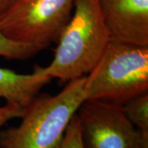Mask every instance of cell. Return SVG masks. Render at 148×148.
<instances>
[{"mask_svg":"<svg viewBox=\"0 0 148 148\" xmlns=\"http://www.w3.org/2000/svg\"><path fill=\"white\" fill-rule=\"evenodd\" d=\"M86 76L69 81L57 95L36 96L16 127L0 131V148H59L80 106L86 101Z\"/></svg>","mask_w":148,"mask_h":148,"instance_id":"1","label":"cell"},{"mask_svg":"<svg viewBox=\"0 0 148 148\" xmlns=\"http://www.w3.org/2000/svg\"><path fill=\"white\" fill-rule=\"evenodd\" d=\"M110 40L148 47V0H99Z\"/></svg>","mask_w":148,"mask_h":148,"instance_id":"6","label":"cell"},{"mask_svg":"<svg viewBox=\"0 0 148 148\" xmlns=\"http://www.w3.org/2000/svg\"><path fill=\"white\" fill-rule=\"evenodd\" d=\"M148 92V47L110 40L94 68L86 75V100L124 105Z\"/></svg>","mask_w":148,"mask_h":148,"instance_id":"3","label":"cell"},{"mask_svg":"<svg viewBox=\"0 0 148 148\" xmlns=\"http://www.w3.org/2000/svg\"><path fill=\"white\" fill-rule=\"evenodd\" d=\"M74 5L75 0H16L0 21V33L12 40L45 49L58 42Z\"/></svg>","mask_w":148,"mask_h":148,"instance_id":"4","label":"cell"},{"mask_svg":"<svg viewBox=\"0 0 148 148\" xmlns=\"http://www.w3.org/2000/svg\"><path fill=\"white\" fill-rule=\"evenodd\" d=\"M110 40L99 0H75L72 17L58 38L54 58L45 68V73L69 82L87 75Z\"/></svg>","mask_w":148,"mask_h":148,"instance_id":"2","label":"cell"},{"mask_svg":"<svg viewBox=\"0 0 148 148\" xmlns=\"http://www.w3.org/2000/svg\"><path fill=\"white\" fill-rule=\"evenodd\" d=\"M123 107L129 121L144 138H148V92L132 98Z\"/></svg>","mask_w":148,"mask_h":148,"instance_id":"8","label":"cell"},{"mask_svg":"<svg viewBox=\"0 0 148 148\" xmlns=\"http://www.w3.org/2000/svg\"><path fill=\"white\" fill-rule=\"evenodd\" d=\"M51 79L44 67H36L31 74H19L0 68V97L7 103L25 109Z\"/></svg>","mask_w":148,"mask_h":148,"instance_id":"7","label":"cell"},{"mask_svg":"<svg viewBox=\"0 0 148 148\" xmlns=\"http://www.w3.org/2000/svg\"><path fill=\"white\" fill-rule=\"evenodd\" d=\"M76 114L83 148H148V138L129 121L122 105L86 100Z\"/></svg>","mask_w":148,"mask_h":148,"instance_id":"5","label":"cell"},{"mask_svg":"<svg viewBox=\"0 0 148 148\" xmlns=\"http://www.w3.org/2000/svg\"><path fill=\"white\" fill-rule=\"evenodd\" d=\"M45 49L41 46L17 42L8 39L0 33V56L8 58L26 60Z\"/></svg>","mask_w":148,"mask_h":148,"instance_id":"9","label":"cell"},{"mask_svg":"<svg viewBox=\"0 0 148 148\" xmlns=\"http://www.w3.org/2000/svg\"><path fill=\"white\" fill-rule=\"evenodd\" d=\"M59 148H83L81 138L79 122L76 114L69 123Z\"/></svg>","mask_w":148,"mask_h":148,"instance_id":"10","label":"cell"},{"mask_svg":"<svg viewBox=\"0 0 148 148\" xmlns=\"http://www.w3.org/2000/svg\"><path fill=\"white\" fill-rule=\"evenodd\" d=\"M24 110L21 106L10 103H7L6 106L0 107V128L11 119L21 118Z\"/></svg>","mask_w":148,"mask_h":148,"instance_id":"11","label":"cell"},{"mask_svg":"<svg viewBox=\"0 0 148 148\" xmlns=\"http://www.w3.org/2000/svg\"><path fill=\"white\" fill-rule=\"evenodd\" d=\"M16 0H0V21L5 16Z\"/></svg>","mask_w":148,"mask_h":148,"instance_id":"12","label":"cell"}]
</instances>
